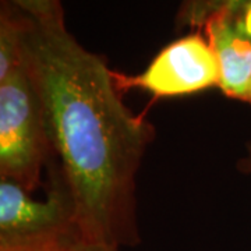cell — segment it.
I'll return each instance as SVG.
<instances>
[{"label": "cell", "instance_id": "cell-1", "mask_svg": "<svg viewBox=\"0 0 251 251\" xmlns=\"http://www.w3.org/2000/svg\"><path fill=\"white\" fill-rule=\"evenodd\" d=\"M24 52L80 239L137 246V175L155 138L152 123L126 106L106 62L66 28L39 27L28 18Z\"/></svg>", "mask_w": 251, "mask_h": 251}, {"label": "cell", "instance_id": "cell-2", "mask_svg": "<svg viewBox=\"0 0 251 251\" xmlns=\"http://www.w3.org/2000/svg\"><path fill=\"white\" fill-rule=\"evenodd\" d=\"M52 159L45 112L27 59L0 78V179L34 193Z\"/></svg>", "mask_w": 251, "mask_h": 251}, {"label": "cell", "instance_id": "cell-3", "mask_svg": "<svg viewBox=\"0 0 251 251\" xmlns=\"http://www.w3.org/2000/svg\"><path fill=\"white\" fill-rule=\"evenodd\" d=\"M48 169L44 200L0 179V251H63L80 239L69 187L53 159Z\"/></svg>", "mask_w": 251, "mask_h": 251}, {"label": "cell", "instance_id": "cell-4", "mask_svg": "<svg viewBox=\"0 0 251 251\" xmlns=\"http://www.w3.org/2000/svg\"><path fill=\"white\" fill-rule=\"evenodd\" d=\"M117 88H140L156 98L190 95L219 87V67L208 41L200 34L180 38L162 49L138 75L113 72Z\"/></svg>", "mask_w": 251, "mask_h": 251}, {"label": "cell", "instance_id": "cell-5", "mask_svg": "<svg viewBox=\"0 0 251 251\" xmlns=\"http://www.w3.org/2000/svg\"><path fill=\"white\" fill-rule=\"evenodd\" d=\"M208 44L219 67V88L246 102L251 87V31L234 13L221 10L204 20Z\"/></svg>", "mask_w": 251, "mask_h": 251}, {"label": "cell", "instance_id": "cell-6", "mask_svg": "<svg viewBox=\"0 0 251 251\" xmlns=\"http://www.w3.org/2000/svg\"><path fill=\"white\" fill-rule=\"evenodd\" d=\"M221 10L239 16L251 31V0H184L180 21L184 25L201 27L206 17Z\"/></svg>", "mask_w": 251, "mask_h": 251}, {"label": "cell", "instance_id": "cell-7", "mask_svg": "<svg viewBox=\"0 0 251 251\" xmlns=\"http://www.w3.org/2000/svg\"><path fill=\"white\" fill-rule=\"evenodd\" d=\"M24 16L39 27L60 29L64 27L62 0H9Z\"/></svg>", "mask_w": 251, "mask_h": 251}, {"label": "cell", "instance_id": "cell-8", "mask_svg": "<svg viewBox=\"0 0 251 251\" xmlns=\"http://www.w3.org/2000/svg\"><path fill=\"white\" fill-rule=\"evenodd\" d=\"M63 251H122V249L98 244V243L84 242V240L78 239V240L73 242L72 244H69Z\"/></svg>", "mask_w": 251, "mask_h": 251}, {"label": "cell", "instance_id": "cell-9", "mask_svg": "<svg viewBox=\"0 0 251 251\" xmlns=\"http://www.w3.org/2000/svg\"><path fill=\"white\" fill-rule=\"evenodd\" d=\"M239 171L251 176V144H249L244 156L239 161Z\"/></svg>", "mask_w": 251, "mask_h": 251}, {"label": "cell", "instance_id": "cell-10", "mask_svg": "<svg viewBox=\"0 0 251 251\" xmlns=\"http://www.w3.org/2000/svg\"><path fill=\"white\" fill-rule=\"evenodd\" d=\"M246 102H247V103H250V105H251V87H250V91H249V95H247V99H246Z\"/></svg>", "mask_w": 251, "mask_h": 251}]
</instances>
